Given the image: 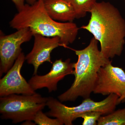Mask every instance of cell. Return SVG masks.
<instances>
[{"label":"cell","mask_w":125,"mask_h":125,"mask_svg":"<svg viewBox=\"0 0 125 125\" xmlns=\"http://www.w3.org/2000/svg\"><path fill=\"white\" fill-rule=\"evenodd\" d=\"M34 42L32 49L25 56L28 64L33 65V75L37 74L40 65L45 62L52 63L51 54L52 51L62 46L59 37H48L38 34L33 35Z\"/></svg>","instance_id":"30bf717a"},{"label":"cell","mask_w":125,"mask_h":125,"mask_svg":"<svg viewBox=\"0 0 125 125\" xmlns=\"http://www.w3.org/2000/svg\"><path fill=\"white\" fill-rule=\"evenodd\" d=\"M38 0H26V2H27V4L32 5Z\"/></svg>","instance_id":"ac0fdd59"},{"label":"cell","mask_w":125,"mask_h":125,"mask_svg":"<svg viewBox=\"0 0 125 125\" xmlns=\"http://www.w3.org/2000/svg\"><path fill=\"white\" fill-rule=\"evenodd\" d=\"M97 125H125V107L102 116L98 121Z\"/></svg>","instance_id":"7c38bea8"},{"label":"cell","mask_w":125,"mask_h":125,"mask_svg":"<svg viewBox=\"0 0 125 125\" xmlns=\"http://www.w3.org/2000/svg\"><path fill=\"white\" fill-rule=\"evenodd\" d=\"M98 42L93 37L85 48L73 50L78 57L74 65V80L71 87L58 96L61 102H74L79 97L89 98L93 93L99 70L110 61L99 49Z\"/></svg>","instance_id":"3957f363"},{"label":"cell","mask_w":125,"mask_h":125,"mask_svg":"<svg viewBox=\"0 0 125 125\" xmlns=\"http://www.w3.org/2000/svg\"><path fill=\"white\" fill-rule=\"evenodd\" d=\"M119 97L111 94L102 101L96 102L90 98L84 99L80 104L74 107H69L62 104L57 99L49 97L46 106L50 109L46 114L48 116L58 118L65 125H73V122L79 118L82 114L89 112L96 111L102 113L103 115L114 111L118 105Z\"/></svg>","instance_id":"277c9868"},{"label":"cell","mask_w":125,"mask_h":125,"mask_svg":"<svg viewBox=\"0 0 125 125\" xmlns=\"http://www.w3.org/2000/svg\"><path fill=\"white\" fill-rule=\"evenodd\" d=\"M93 93L103 96L111 94L120 97L125 94V72L114 66L112 61L100 68L98 73Z\"/></svg>","instance_id":"52a82bcc"},{"label":"cell","mask_w":125,"mask_h":125,"mask_svg":"<svg viewBox=\"0 0 125 125\" xmlns=\"http://www.w3.org/2000/svg\"><path fill=\"white\" fill-rule=\"evenodd\" d=\"M90 13L88 23L81 28L99 42L100 51L106 58L121 56L125 43V20L118 9L109 2H97Z\"/></svg>","instance_id":"6da1fadb"},{"label":"cell","mask_w":125,"mask_h":125,"mask_svg":"<svg viewBox=\"0 0 125 125\" xmlns=\"http://www.w3.org/2000/svg\"><path fill=\"white\" fill-rule=\"evenodd\" d=\"M103 114L100 112L93 111L89 112L82 114L79 118L83 119L82 125H97V122Z\"/></svg>","instance_id":"9a60e30c"},{"label":"cell","mask_w":125,"mask_h":125,"mask_svg":"<svg viewBox=\"0 0 125 125\" xmlns=\"http://www.w3.org/2000/svg\"><path fill=\"white\" fill-rule=\"evenodd\" d=\"M15 5L18 11H20L24 6L26 0H11Z\"/></svg>","instance_id":"2e32d148"},{"label":"cell","mask_w":125,"mask_h":125,"mask_svg":"<svg viewBox=\"0 0 125 125\" xmlns=\"http://www.w3.org/2000/svg\"></svg>","instance_id":"d6986e66"},{"label":"cell","mask_w":125,"mask_h":125,"mask_svg":"<svg viewBox=\"0 0 125 125\" xmlns=\"http://www.w3.org/2000/svg\"><path fill=\"white\" fill-rule=\"evenodd\" d=\"M75 62H71L68 58L64 61L62 59L56 60L53 63L49 73L43 75H34L28 83L34 90L47 88L51 93L57 89V84L65 76L73 74Z\"/></svg>","instance_id":"9c48e42d"},{"label":"cell","mask_w":125,"mask_h":125,"mask_svg":"<svg viewBox=\"0 0 125 125\" xmlns=\"http://www.w3.org/2000/svg\"><path fill=\"white\" fill-rule=\"evenodd\" d=\"M125 94L123 95V96H121L118 99V101H117V103H118V105L121 103L123 101H125Z\"/></svg>","instance_id":"e0dca14e"},{"label":"cell","mask_w":125,"mask_h":125,"mask_svg":"<svg viewBox=\"0 0 125 125\" xmlns=\"http://www.w3.org/2000/svg\"><path fill=\"white\" fill-rule=\"evenodd\" d=\"M49 16L56 21L73 22L76 19L73 7L68 0H42Z\"/></svg>","instance_id":"8fae6325"},{"label":"cell","mask_w":125,"mask_h":125,"mask_svg":"<svg viewBox=\"0 0 125 125\" xmlns=\"http://www.w3.org/2000/svg\"><path fill=\"white\" fill-rule=\"evenodd\" d=\"M10 22L16 30L29 29L33 35L38 34L48 37H58L62 46L66 47L76 39L79 28L73 22H60L52 19L47 13L42 0L32 5L25 4Z\"/></svg>","instance_id":"7a4b0ae2"},{"label":"cell","mask_w":125,"mask_h":125,"mask_svg":"<svg viewBox=\"0 0 125 125\" xmlns=\"http://www.w3.org/2000/svg\"><path fill=\"white\" fill-rule=\"evenodd\" d=\"M25 60L24 53L22 52L13 66L0 79V97L14 94L30 95L36 93L35 90L21 75V69Z\"/></svg>","instance_id":"ba28073f"},{"label":"cell","mask_w":125,"mask_h":125,"mask_svg":"<svg viewBox=\"0 0 125 125\" xmlns=\"http://www.w3.org/2000/svg\"><path fill=\"white\" fill-rule=\"evenodd\" d=\"M73 7L76 14V19L85 17L90 12L96 0H68Z\"/></svg>","instance_id":"4fadbf2b"},{"label":"cell","mask_w":125,"mask_h":125,"mask_svg":"<svg viewBox=\"0 0 125 125\" xmlns=\"http://www.w3.org/2000/svg\"><path fill=\"white\" fill-rule=\"evenodd\" d=\"M33 34L29 29L23 28L13 33H0V76L7 73L22 52L23 43L30 41Z\"/></svg>","instance_id":"8992f818"},{"label":"cell","mask_w":125,"mask_h":125,"mask_svg":"<svg viewBox=\"0 0 125 125\" xmlns=\"http://www.w3.org/2000/svg\"><path fill=\"white\" fill-rule=\"evenodd\" d=\"M34 121L37 125H62L63 123L58 118L52 119L48 117L46 114L42 112V110L37 113Z\"/></svg>","instance_id":"5bb4252c"},{"label":"cell","mask_w":125,"mask_h":125,"mask_svg":"<svg viewBox=\"0 0 125 125\" xmlns=\"http://www.w3.org/2000/svg\"><path fill=\"white\" fill-rule=\"evenodd\" d=\"M48 99L37 93L30 95L14 94L0 97L1 117L11 120L15 124L33 121L37 113L46 106Z\"/></svg>","instance_id":"5b68a950"}]
</instances>
